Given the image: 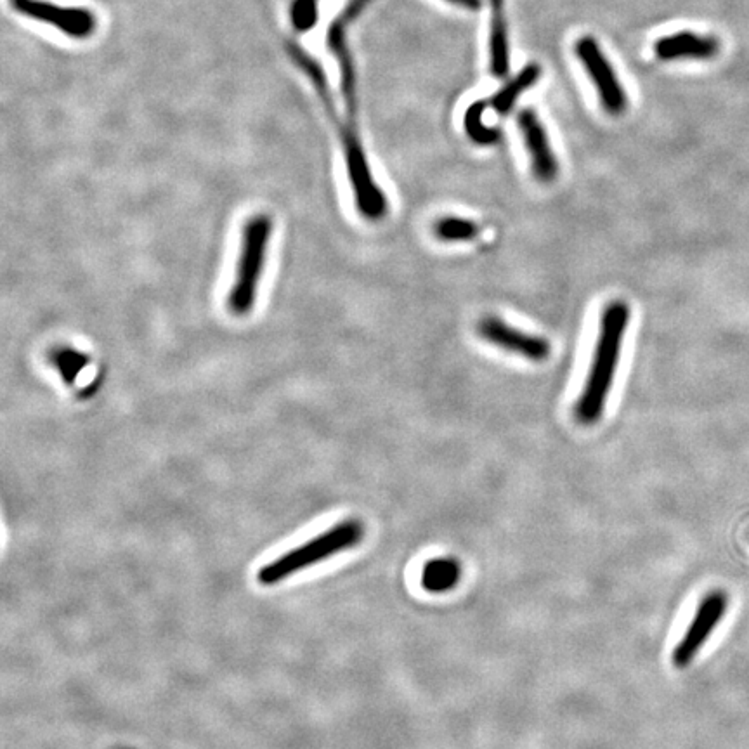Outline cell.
Wrapping results in <instances>:
<instances>
[{
  "instance_id": "8",
  "label": "cell",
  "mask_w": 749,
  "mask_h": 749,
  "mask_svg": "<svg viewBox=\"0 0 749 749\" xmlns=\"http://www.w3.org/2000/svg\"><path fill=\"white\" fill-rule=\"evenodd\" d=\"M519 127H521L524 143L531 155L533 172L541 183H552L559 174V162L548 143L547 132L533 110H522L519 113Z\"/></svg>"
},
{
  "instance_id": "10",
  "label": "cell",
  "mask_w": 749,
  "mask_h": 749,
  "mask_svg": "<svg viewBox=\"0 0 749 749\" xmlns=\"http://www.w3.org/2000/svg\"><path fill=\"white\" fill-rule=\"evenodd\" d=\"M493 21H491V70L496 77L503 79L509 73V40L507 25L503 18V0H489Z\"/></svg>"
},
{
  "instance_id": "1",
  "label": "cell",
  "mask_w": 749,
  "mask_h": 749,
  "mask_svg": "<svg viewBox=\"0 0 749 749\" xmlns=\"http://www.w3.org/2000/svg\"><path fill=\"white\" fill-rule=\"evenodd\" d=\"M630 323V307L623 300L607 304L600 320L599 340L593 354L587 384L576 404V418L583 425L599 422L618 370L621 344Z\"/></svg>"
},
{
  "instance_id": "16",
  "label": "cell",
  "mask_w": 749,
  "mask_h": 749,
  "mask_svg": "<svg viewBox=\"0 0 749 749\" xmlns=\"http://www.w3.org/2000/svg\"><path fill=\"white\" fill-rule=\"evenodd\" d=\"M455 2L458 6L467 7V9H479L481 7V0H450Z\"/></svg>"
},
{
  "instance_id": "9",
  "label": "cell",
  "mask_w": 749,
  "mask_h": 749,
  "mask_svg": "<svg viewBox=\"0 0 749 749\" xmlns=\"http://www.w3.org/2000/svg\"><path fill=\"white\" fill-rule=\"evenodd\" d=\"M718 40L713 37H701L696 33H675L671 37H663L656 44V54L661 59H710L718 53Z\"/></svg>"
},
{
  "instance_id": "11",
  "label": "cell",
  "mask_w": 749,
  "mask_h": 749,
  "mask_svg": "<svg viewBox=\"0 0 749 749\" xmlns=\"http://www.w3.org/2000/svg\"><path fill=\"white\" fill-rule=\"evenodd\" d=\"M462 578V566L450 557L427 562L422 571V587L430 593L450 592Z\"/></svg>"
},
{
  "instance_id": "12",
  "label": "cell",
  "mask_w": 749,
  "mask_h": 749,
  "mask_svg": "<svg viewBox=\"0 0 749 749\" xmlns=\"http://www.w3.org/2000/svg\"><path fill=\"white\" fill-rule=\"evenodd\" d=\"M541 70L538 65H529L522 70L512 82L505 85L502 91L496 92L489 105L495 108L496 113L507 115L514 108L515 101L521 96L522 92L528 91L536 80L540 79Z\"/></svg>"
},
{
  "instance_id": "5",
  "label": "cell",
  "mask_w": 749,
  "mask_h": 749,
  "mask_svg": "<svg viewBox=\"0 0 749 749\" xmlns=\"http://www.w3.org/2000/svg\"><path fill=\"white\" fill-rule=\"evenodd\" d=\"M727 607H729L727 593L711 592L704 597L703 602L697 607L687 632L673 651V665L677 668H687L691 665L704 644L710 640L711 633L717 630L718 623L727 613Z\"/></svg>"
},
{
  "instance_id": "15",
  "label": "cell",
  "mask_w": 749,
  "mask_h": 749,
  "mask_svg": "<svg viewBox=\"0 0 749 749\" xmlns=\"http://www.w3.org/2000/svg\"><path fill=\"white\" fill-rule=\"evenodd\" d=\"M436 235L443 241H470L479 235V226L469 219L451 215L437 221Z\"/></svg>"
},
{
  "instance_id": "2",
  "label": "cell",
  "mask_w": 749,
  "mask_h": 749,
  "mask_svg": "<svg viewBox=\"0 0 749 749\" xmlns=\"http://www.w3.org/2000/svg\"><path fill=\"white\" fill-rule=\"evenodd\" d=\"M271 236L273 219L268 214L254 215L243 226L235 280L228 294V309L233 316L243 318L254 311Z\"/></svg>"
},
{
  "instance_id": "4",
  "label": "cell",
  "mask_w": 749,
  "mask_h": 749,
  "mask_svg": "<svg viewBox=\"0 0 749 749\" xmlns=\"http://www.w3.org/2000/svg\"><path fill=\"white\" fill-rule=\"evenodd\" d=\"M339 134L356 209L366 221H380L387 215L389 202L384 189L378 186L373 177L356 120L347 118L346 122L339 124Z\"/></svg>"
},
{
  "instance_id": "13",
  "label": "cell",
  "mask_w": 749,
  "mask_h": 749,
  "mask_svg": "<svg viewBox=\"0 0 749 749\" xmlns=\"http://www.w3.org/2000/svg\"><path fill=\"white\" fill-rule=\"evenodd\" d=\"M49 361L58 370L63 382L73 385L77 382L80 372L89 365V356L73 347L59 346L58 349L54 347L53 351L49 352Z\"/></svg>"
},
{
  "instance_id": "14",
  "label": "cell",
  "mask_w": 749,
  "mask_h": 749,
  "mask_svg": "<svg viewBox=\"0 0 749 749\" xmlns=\"http://www.w3.org/2000/svg\"><path fill=\"white\" fill-rule=\"evenodd\" d=\"M486 111V103L484 101H477L469 106V110L465 113V131L467 136L474 141V143L482 144V146H489V144H495L500 141V132L496 129H488L486 125L482 124V115Z\"/></svg>"
},
{
  "instance_id": "3",
  "label": "cell",
  "mask_w": 749,
  "mask_h": 749,
  "mask_svg": "<svg viewBox=\"0 0 749 749\" xmlns=\"http://www.w3.org/2000/svg\"><path fill=\"white\" fill-rule=\"evenodd\" d=\"M363 535H365V528L356 519L339 522L325 533L314 536L313 540L307 541L304 545L262 566L257 573V580L266 587L278 585L280 581L287 580L292 574L300 573L307 567L356 547L359 541L363 540Z\"/></svg>"
},
{
  "instance_id": "6",
  "label": "cell",
  "mask_w": 749,
  "mask_h": 749,
  "mask_svg": "<svg viewBox=\"0 0 749 749\" xmlns=\"http://www.w3.org/2000/svg\"><path fill=\"white\" fill-rule=\"evenodd\" d=\"M477 330H479L482 339L489 344L500 347L503 351L514 352L522 358L531 359L535 363L545 361L552 352V347H550V342L547 339L522 332L519 328L507 325L505 321L496 318V316L482 318Z\"/></svg>"
},
{
  "instance_id": "7",
  "label": "cell",
  "mask_w": 749,
  "mask_h": 749,
  "mask_svg": "<svg viewBox=\"0 0 749 749\" xmlns=\"http://www.w3.org/2000/svg\"><path fill=\"white\" fill-rule=\"evenodd\" d=\"M576 53L597 85L604 108L611 115H621L626 110V94L614 75L613 66L607 63L606 56L600 51L599 44L592 37H583L576 44Z\"/></svg>"
}]
</instances>
